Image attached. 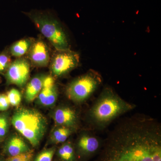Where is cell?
<instances>
[{
	"label": "cell",
	"instance_id": "obj_17",
	"mask_svg": "<svg viewBox=\"0 0 161 161\" xmlns=\"http://www.w3.org/2000/svg\"><path fill=\"white\" fill-rule=\"evenodd\" d=\"M7 97L9 103L13 106H18L21 103V95L20 92L16 89H12L7 93Z\"/></svg>",
	"mask_w": 161,
	"mask_h": 161
},
{
	"label": "cell",
	"instance_id": "obj_5",
	"mask_svg": "<svg viewBox=\"0 0 161 161\" xmlns=\"http://www.w3.org/2000/svg\"><path fill=\"white\" fill-rule=\"evenodd\" d=\"M102 83V77L99 73L90 69L68 85L67 97L75 103H83L91 98Z\"/></svg>",
	"mask_w": 161,
	"mask_h": 161
},
{
	"label": "cell",
	"instance_id": "obj_7",
	"mask_svg": "<svg viewBox=\"0 0 161 161\" xmlns=\"http://www.w3.org/2000/svg\"><path fill=\"white\" fill-rule=\"evenodd\" d=\"M80 57L70 49L58 51L52 61V73L57 77L67 75L78 66Z\"/></svg>",
	"mask_w": 161,
	"mask_h": 161
},
{
	"label": "cell",
	"instance_id": "obj_23",
	"mask_svg": "<svg viewBox=\"0 0 161 161\" xmlns=\"http://www.w3.org/2000/svg\"><path fill=\"white\" fill-rule=\"evenodd\" d=\"M0 161H3V160H0Z\"/></svg>",
	"mask_w": 161,
	"mask_h": 161
},
{
	"label": "cell",
	"instance_id": "obj_6",
	"mask_svg": "<svg viewBox=\"0 0 161 161\" xmlns=\"http://www.w3.org/2000/svg\"><path fill=\"white\" fill-rule=\"evenodd\" d=\"M103 142L91 130L82 132L74 146L77 160L88 161L98 155L100 152Z\"/></svg>",
	"mask_w": 161,
	"mask_h": 161
},
{
	"label": "cell",
	"instance_id": "obj_21",
	"mask_svg": "<svg viewBox=\"0 0 161 161\" xmlns=\"http://www.w3.org/2000/svg\"><path fill=\"white\" fill-rule=\"evenodd\" d=\"M10 59L6 54L0 55V73L3 72L10 65Z\"/></svg>",
	"mask_w": 161,
	"mask_h": 161
},
{
	"label": "cell",
	"instance_id": "obj_13",
	"mask_svg": "<svg viewBox=\"0 0 161 161\" xmlns=\"http://www.w3.org/2000/svg\"><path fill=\"white\" fill-rule=\"evenodd\" d=\"M44 78L43 76H36L30 81L25 92V98L27 101L32 102L38 96L43 87Z\"/></svg>",
	"mask_w": 161,
	"mask_h": 161
},
{
	"label": "cell",
	"instance_id": "obj_1",
	"mask_svg": "<svg viewBox=\"0 0 161 161\" xmlns=\"http://www.w3.org/2000/svg\"><path fill=\"white\" fill-rule=\"evenodd\" d=\"M95 161H161V125L135 114L121 119L109 133Z\"/></svg>",
	"mask_w": 161,
	"mask_h": 161
},
{
	"label": "cell",
	"instance_id": "obj_22",
	"mask_svg": "<svg viewBox=\"0 0 161 161\" xmlns=\"http://www.w3.org/2000/svg\"><path fill=\"white\" fill-rule=\"evenodd\" d=\"M10 103L7 95L5 94L0 95V111H6L9 108Z\"/></svg>",
	"mask_w": 161,
	"mask_h": 161
},
{
	"label": "cell",
	"instance_id": "obj_11",
	"mask_svg": "<svg viewBox=\"0 0 161 161\" xmlns=\"http://www.w3.org/2000/svg\"><path fill=\"white\" fill-rule=\"evenodd\" d=\"M31 59L36 65L46 66L49 61V54L46 44L42 41L36 42L32 47Z\"/></svg>",
	"mask_w": 161,
	"mask_h": 161
},
{
	"label": "cell",
	"instance_id": "obj_10",
	"mask_svg": "<svg viewBox=\"0 0 161 161\" xmlns=\"http://www.w3.org/2000/svg\"><path fill=\"white\" fill-rule=\"evenodd\" d=\"M58 96V91L53 78L50 76L45 77L43 87L38 95L40 103L45 106H50L55 103Z\"/></svg>",
	"mask_w": 161,
	"mask_h": 161
},
{
	"label": "cell",
	"instance_id": "obj_2",
	"mask_svg": "<svg viewBox=\"0 0 161 161\" xmlns=\"http://www.w3.org/2000/svg\"><path fill=\"white\" fill-rule=\"evenodd\" d=\"M136 107L134 104L122 98L111 87H105L87 112L86 122L89 130L102 131Z\"/></svg>",
	"mask_w": 161,
	"mask_h": 161
},
{
	"label": "cell",
	"instance_id": "obj_3",
	"mask_svg": "<svg viewBox=\"0 0 161 161\" xmlns=\"http://www.w3.org/2000/svg\"><path fill=\"white\" fill-rule=\"evenodd\" d=\"M11 122L15 129L34 147L40 144L47 125L44 116L37 110L31 109L18 110L13 116Z\"/></svg>",
	"mask_w": 161,
	"mask_h": 161
},
{
	"label": "cell",
	"instance_id": "obj_4",
	"mask_svg": "<svg viewBox=\"0 0 161 161\" xmlns=\"http://www.w3.org/2000/svg\"><path fill=\"white\" fill-rule=\"evenodd\" d=\"M37 27L58 51L69 49L66 35L57 20L48 13L32 12L29 14Z\"/></svg>",
	"mask_w": 161,
	"mask_h": 161
},
{
	"label": "cell",
	"instance_id": "obj_15",
	"mask_svg": "<svg viewBox=\"0 0 161 161\" xmlns=\"http://www.w3.org/2000/svg\"><path fill=\"white\" fill-rule=\"evenodd\" d=\"M75 130L68 127L59 126L53 132L52 140L56 144L63 143L75 132Z\"/></svg>",
	"mask_w": 161,
	"mask_h": 161
},
{
	"label": "cell",
	"instance_id": "obj_20",
	"mask_svg": "<svg viewBox=\"0 0 161 161\" xmlns=\"http://www.w3.org/2000/svg\"><path fill=\"white\" fill-rule=\"evenodd\" d=\"M8 121L5 115H0V139L3 138L7 133Z\"/></svg>",
	"mask_w": 161,
	"mask_h": 161
},
{
	"label": "cell",
	"instance_id": "obj_16",
	"mask_svg": "<svg viewBox=\"0 0 161 161\" xmlns=\"http://www.w3.org/2000/svg\"><path fill=\"white\" fill-rule=\"evenodd\" d=\"M31 46V42L28 40H22L14 43L11 47V53L13 56L20 57L26 53Z\"/></svg>",
	"mask_w": 161,
	"mask_h": 161
},
{
	"label": "cell",
	"instance_id": "obj_14",
	"mask_svg": "<svg viewBox=\"0 0 161 161\" xmlns=\"http://www.w3.org/2000/svg\"><path fill=\"white\" fill-rule=\"evenodd\" d=\"M58 155L61 161H77L75 148L70 141H66L58 150Z\"/></svg>",
	"mask_w": 161,
	"mask_h": 161
},
{
	"label": "cell",
	"instance_id": "obj_8",
	"mask_svg": "<svg viewBox=\"0 0 161 161\" xmlns=\"http://www.w3.org/2000/svg\"><path fill=\"white\" fill-rule=\"evenodd\" d=\"M30 67L27 60L19 59L14 61L8 67L6 74L9 83L23 86L29 78Z\"/></svg>",
	"mask_w": 161,
	"mask_h": 161
},
{
	"label": "cell",
	"instance_id": "obj_12",
	"mask_svg": "<svg viewBox=\"0 0 161 161\" xmlns=\"http://www.w3.org/2000/svg\"><path fill=\"white\" fill-rule=\"evenodd\" d=\"M6 151L10 156L19 155L30 151L27 144L19 136L12 137L6 144Z\"/></svg>",
	"mask_w": 161,
	"mask_h": 161
},
{
	"label": "cell",
	"instance_id": "obj_19",
	"mask_svg": "<svg viewBox=\"0 0 161 161\" xmlns=\"http://www.w3.org/2000/svg\"><path fill=\"white\" fill-rule=\"evenodd\" d=\"M33 157V153L32 151L30 150L19 155L10 156L6 161H32Z\"/></svg>",
	"mask_w": 161,
	"mask_h": 161
},
{
	"label": "cell",
	"instance_id": "obj_9",
	"mask_svg": "<svg viewBox=\"0 0 161 161\" xmlns=\"http://www.w3.org/2000/svg\"><path fill=\"white\" fill-rule=\"evenodd\" d=\"M54 119L58 126H62L75 130L78 127V113L74 108L69 106H62L55 111Z\"/></svg>",
	"mask_w": 161,
	"mask_h": 161
},
{
	"label": "cell",
	"instance_id": "obj_18",
	"mask_svg": "<svg viewBox=\"0 0 161 161\" xmlns=\"http://www.w3.org/2000/svg\"><path fill=\"white\" fill-rule=\"evenodd\" d=\"M55 151L54 147L43 150L38 154L34 161H52Z\"/></svg>",
	"mask_w": 161,
	"mask_h": 161
}]
</instances>
